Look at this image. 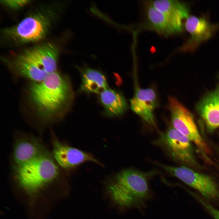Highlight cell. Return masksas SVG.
<instances>
[{"mask_svg": "<svg viewBox=\"0 0 219 219\" xmlns=\"http://www.w3.org/2000/svg\"><path fill=\"white\" fill-rule=\"evenodd\" d=\"M147 173L132 169L124 170L109 187L112 198L123 207H139L150 196Z\"/></svg>", "mask_w": 219, "mask_h": 219, "instance_id": "277c9868", "label": "cell"}, {"mask_svg": "<svg viewBox=\"0 0 219 219\" xmlns=\"http://www.w3.org/2000/svg\"><path fill=\"white\" fill-rule=\"evenodd\" d=\"M158 165L182 181L212 203L219 205V184L212 178L185 166Z\"/></svg>", "mask_w": 219, "mask_h": 219, "instance_id": "8992f818", "label": "cell"}, {"mask_svg": "<svg viewBox=\"0 0 219 219\" xmlns=\"http://www.w3.org/2000/svg\"><path fill=\"white\" fill-rule=\"evenodd\" d=\"M152 5L175 25L183 29L189 15V9L184 3L178 0H150Z\"/></svg>", "mask_w": 219, "mask_h": 219, "instance_id": "9a60e30c", "label": "cell"}, {"mask_svg": "<svg viewBox=\"0 0 219 219\" xmlns=\"http://www.w3.org/2000/svg\"><path fill=\"white\" fill-rule=\"evenodd\" d=\"M172 127L196 145L204 159L210 161L209 149L200 133L191 113L175 98H168Z\"/></svg>", "mask_w": 219, "mask_h": 219, "instance_id": "5b68a950", "label": "cell"}, {"mask_svg": "<svg viewBox=\"0 0 219 219\" xmlns=\"http://www.w3.org/2000/svg\"><path fill=\"white\" fill-rule=\"evenodd\" d=\"M99 93L100 100L107 115L110 116H119L126 111L127 103L121 93L108 88Z\"/></svg>", "mask_w": 219, "mask_h": 219, "instance_id": "e0dca14e", "label": "cell"}, {"mask_svg": "<svg viewBox=\"0 0 219 219\" xmlns=\"http://www.w3.org/2000/svg\"><path fill=\"white\" fill-rule=\"evenodd\" d=\"M47 151L36 138L23 137L16 141L12 154L13 165H20L40 156Z\"/></svg>", "mask_w": 219, "mask_h": 219, "instance_id": "4fadbf2b", "label": "cell"}, {"mask_svg": "<svg viewBox=\"0 0 219 219\" xmlns=\"http://www.w3.org/2000/svg\"><path fill=\"white\" fill-rule=\"evenodd\" d=\"M30 99L40 116L46 121L60 115L73 100V92L67 78L57 71L29 87Z\"/></svg>", "mask_w": 219, "mask_h": 219, "instance_id": "7a4b0ae2", "label": "cell"}, {"mask_svg": "<svg viewBox=\"0 0 219 219\" xmlns=\"http://www.w3.org/2000/svg\"><path fill=\"white\" fill-rule=\"evenodd\" d=\"M188 193L201 205L205 210L214 219H219V210L197 192L187 189Z\"/></svg>", "mask_w": 219, "mask_h": 219, "instance_id": "d6986e66", "label": "cell"}, {"mask_svg": "<svg viewBox=\"0 0 219 219\" xmlns=\"http://www.w3.org/2000/svg\"><path fill=\"white\" fill-rule=\"evenodd\" d=\"M52 145V155L54 160L59 166L64 169H70L86 162L99 164L90 154L61 143L54 134Z\"/></svg>", "mask_w": 219, "mask_h": 219, "instance_id": "ba28073f", "label": "cell"}, {"mask_svg": "<svg viewBox=\"0 0 219 219\" xmlns=\"http://www.w3.org/2000/svg\"><path fill=\"white\" fill-rule=\"evenodd\" d=\"M7 65L20 75L40 82L49 74L25 50L10 59L4 60Z\"/></svg>", "mask_w": 219, "mask_h": 219, "instance_id": "30bf717a", "label": "cell"}, {"mask_svg": "<svg viewBox=\"0 0 219 219\" xmlns=\"http://www.w3.org/2000/svg\"><path fill=\"white\" fill-rule=\"evenodd\" d=\"M197 110L208 130L219 127V86L203 98Z\"/></svg>", "mask_w": 219, "mask_h": 219, "instance_id": "7c38bea8", "label": "cell"}, {"mask_svg": "<svg viewBox=\"0 0 219 219\" xmlns=\"http://www.w3.org/2000/svg\"><path fill=\"white\" fill-rule=\"evenodd\" d=\"M159 143L173 158L184 164L195 166L196 164L192 151L191 141L172 127L160 134Z\"/></svg>", "mask_w": 219, "mask_h": 219, "instance_id": "52a82bcc", "label": "cell"}, {"mask_svg": "<svg viewBox=\"0 0 219 219\" xmlns=\"http://www.w3.org/2000/svg\"><path fill=\"white\" fill-rule=\"evenodd\" d=\"M13 175L19 186L30 195L52 183L59 176L60 170L52 155L47 151L23 164L13 165Z\"/></svg>", "mask_w": 219, "mask_h": 219, "instance_id": "3957f363", "label": "cell"}, {"mask_svg": "<svg viewBox=\"0 0 219 219\" xmlns=\"http://www.w3.org/2000/svg\"><path fill=\"white\" fill-rule=\"evenodd\" d=\"M81 71L80 91L87 93H99L108 88L106 78L100 71L89 67H85Z\"/></svg>", "mask_w": 219, "mask_h": 219, "instance_id": "ac0fdd59", "label": "cell"}, {"mask_svg": "<svg viewBox=\"0 0 219 219\" xmlns=\"http://www.w3.org/2000/svg\"><path fill=\"white\" fill-rule=\"evenodd\" d=\"M185 27L190 37L182 48L184 50H193L202 42L212 36L214 27L204 18L189 16L184 23Z\"/></svg>", "mask_w": 219, "mask_h": 219, "instance_id": "9c48e42d", "label": "cell"}, {"mask_svg": "<svg viewBox=\"0 0 219 219\" xmlns=\"http://www.w3.org/2000/svg\"><path fill=\"white\" fill-rule=\"evenodd\" d=\"M32 1L29 0H3L1 3L5 7L12 9H18L26 6Z\"/></svg>", "mask_w": 219, "mask_h": 219, "instance_id": "ffe728a7", "label": "cell"}, {"mask_svg": "<svg viewBox=\"0 0 219 219\" xmlns=\"http://www.w3.org/2000/svg\"><path fill=\"white\" fill-rule=\"evenodd\" d=\"M130 102L131 109L135 113L148 124L155 126L154 113L157 99L152 89H138Z\"/></svg>", "mask_w": 219, "mask_h": 219, "instance_id": "8fae6325", "label": "cell"}, {"mask_svg": "<svg viewBox=\"0 0 219 219\" xmlns=\"http://www.w3.org/2000/svg\"><path fill=\"white\" fill-rule=\"evenodd\" d=\"M57 5L55 2L39 5L17 24L2 29L0 33L2 44L15 47L44 39L58 19Z\"/></svg>", "mask_w": 219, "mask_h": 219, "instance_id": "6da1fadb", "label": "cell"}, {"mask_svg": "<svg viewBox=\"0 0 219 219\" xmlns=\"http://www.w3.org/2000/svg\"><path fill=\"white\" fill-rule=\"evenodd\" d=\"M144 4L148 24L151 28L165 36L182 32L183 29L175 25L156 9L150 0L144 1Z\"/></svg>", "mask_w": 219, "mask_h": 219, "instance_id": "5bb4252c", "label": "cell"}, {"mask_svg": "<svg viewBox=\"0 0 219 219\" xmlns=\"http://www.w3.org/2000/svg\"><path fill=\"white\" fill-rule=\"evenodd\" d=\"M29 49L48 74L56 71L59 50L55 45L46 43L37 45Z\"/></svg>", "mask_w": 219, "mask_h": 219, "instance_id": "2e32d148", "label": "cell"}]
</instances>
